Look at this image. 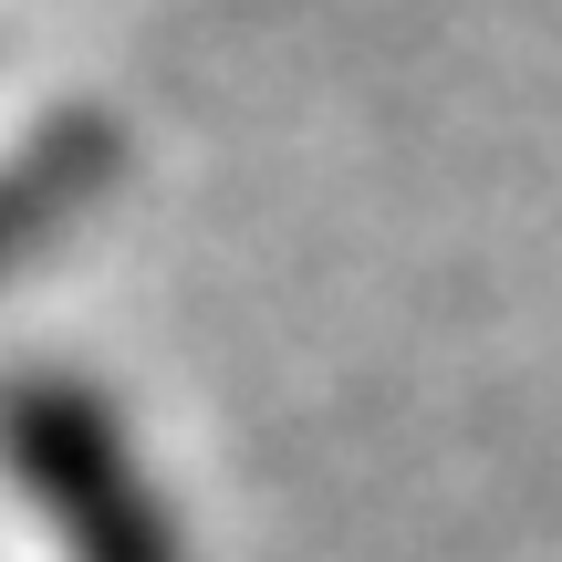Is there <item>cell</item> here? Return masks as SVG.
<instances>
[{"label":"cell","instance_id":"1","mask_svg":"<svg viewBox=\"0 0 562 562\" xmlns=\"http://www.w3.org/2000/svg\"><path fill=\"white\" fill-rule=\"evenodd\" d=\"M0 438H11L21 490H32V501L53 510V531L74 542V562H178L157 490H146V469L125 459V427L104 417L83 385H53V375L11 385Z\"/></svg>","mask_w":562,"mask_h":562}]
</instances>
